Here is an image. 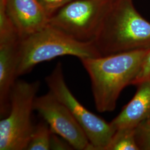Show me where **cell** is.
<instances>
[{
	"label": "cell",
	"instance_id": "cell-1",
	"mask_svg": "<svg viewBox=\"0 0 150 150\" xmlns=\"http://www.w3.org/2000/svg\"><path fill=\"white\" fill-rule=\"evenodd\" d=\"M150 49L80 59L89 76L98 112L115 110L121 92L132 85Z\"/></svg>",
	"mask_w": 150,
	"mask_h": 150
},
{
	"label": "cell",
	"instance_id": "cell-2",
	"mask_svg": "<svg viewBox=\"0 0 150 150\" xmlns=\"http://www.w3.org/2000/svg\"><path fill=\"white\" fill-rule=\"evenodd\" d=\"M101 56L150 48V22L132 0H112L93 40Z\"/></svg>",
	"mask_w": 150,
	"mask_h": 150
},
{
	"label": "cell",
	"instance_id": "cell-3",
	"mask_svg": "<svg viewBox=\"0 0 150 150\" xmlns=\"http://www.w3.org/2000/svg\"><path fill=\"white\" fill-rule=\"evenodd\" d=\"M71 55L79 59L101 57L93 42H82L50 25L25 38L18 44L17 76L30 73L37 65Z\"/></svg>",
	"mask_w": 150,
	"mask_h": 150
},
{
	"label": "cell",
	"instance_id": "cell-4",
	"mask_svg": "<svg viewBox=\"0 0 150 150\" xmlns=\"http://www.w3.org/2000/svg\"><path fill=\"white\" fill-rule=\"evenodd\" d=\"M40 82L17 80L10 96V110L0 121V150H27L35 126L32 114Z\"/></svg>",
	"mask_w": 150,
	"mask_h": 150
},
{
	"label": "cell",
	"instance_id": "cell-5",
	"mask_svg": "<svg viewBox=\"0 0 150 150\" xmlns=\"http://www.w3.org/2000/svg\"><path fill=\"white\" fill-rule=\"evenodd\" d=\"M45 82L49 91L67 107L83 129L90 150H106L116 131L110 123L88 110L74 96L65 81L61 62L45 77Z\"/></svg>",
	"mask_w": 150,
	"mask_h": 150
},
{
	"label": "cell",
	"instance_id": "cell-6",
	"mask_svg": "<svg viewBox=\"0 0 150 150\" xmlns=\"http://www.w3.org/2000/svg\"><path fill=\"white\" fill-rule=\"evenodd\" d=\"M112 0H74L59 8L49 25L82 42H93Z\"/></svg>",
	"mask_w": 150,
	"mask_h": 150
},
{
	"label": "cell",
	"instance_id": "cell-7",
	"mask_svg": "<svg viewBox=\"0 0 150 150\" xmlns=\"http://www.w3.org/2000/svg\"><path fill=\"white\" fill-rule=\"evenodd\" d=\"M34 108L52 132L66 140L74 149L90 150V143L79 123L67 107L50 91L36 97Z\"/></svg>",
	"mask_w": 150,
	"mask_h": 150
},
{
	"label": "cell",
	"instance_id": "cell-8",
	"mask_svg": "<svg viewBox=\"0 0 150 150\" xmlns=\"http://www.w3.org/2000/svg\"><path fill=\"white\" fill-rule=\"evenodd\" d=\"M6 10L20 38L41 30L50 17L38 0H5Z\"/></svg>",
	"mask_w": 150,
	"mask_h": 150
},
{
	"label": "cell",
	"instance_id": "cell-9",
	"mask_svg": "<svg viewBox=\"0 0 150 150\" xmlns=\"http://www.w3.org/2000/svg\"><path fill=\"white\" fill-rule=\"evenodd\" d=\"M21 39V38H20ZM20 40L0 43V115L6 117L10 110V96L17 81Z\"/></svg>",
	"mask_w": 150,
	"mask_h": 150
},
{
	"label": "cell",
	"instance_id": "cell-10",
	"mask_svg": "<svg viewBox=\"0 0 150 150\" xmlns=\"http://www.w3.org/2000/svg\"><path fill=\"white\" fill-rule=\"evenodd\" d=\"M131 100L110 122L115 131L135 129L150 115V81L140 83Z\"/></svg>",
	"mask_w": 150,
	"mask_h": 150
},
{
	"label": "cell",
	"instance_id": "cell-11",
	"mask_svg": "<svg viewBox=\"0 0 150 150\" xmlns=\"http://www.w3.org/2000/svg\"><path fill=\"white\" fill-rule=\"evenodd\" d=\"M106 150H139L136 139L135 129L116 130Z\"/></svg>",
	"mask_w": 150,
	"mask_h": 150
},
{
	"label": "cell",
	"instance_id": "cell-12",
	"mask_svg": "<svg viewBox=\"0 0 150 150\" xmlns=\"http://www.w3.org/2000/svg\"><path fill=\"white\" fill-rule=\"evenodd\" d=\"M52 131L44 120L35 126L27 150H50Z\"/></svg>",
	"mask_w": 150,
	"mask_h": 150
},
{
	"label": "cell",
	"instance_id": "cell-13",
	"mask_svg": "<svg viewBox=\"0 0 150 150\" xmlns=\"http://www.w3.org/2000/svg\"><path fill=\"white\" fill-rule=\"evenodd\" d=\"M135 136L139 150H150V115L135 129Z\"/></svg>",
	"mask_w": 150,
	"mask_h": 150
},
{
	"label": "cell",
	"instance_id": "cell-14",
	"mask_svg": "<svg viewBox=\"0 0 150 150\" xmlns=\"http://www.w3.org/2000/svg\"><path fill=\"white\" fill-rule=\"evenodd\" d=\"M150 81V49L146 54L138 74L133 81L132 85L137 86L141 82Z\"/></svg>",
	"mask_w": 150,
	"mask_h": 150
},
{
	"label": "cell",
	"instance_id": "cell-15",
	"mask_svg": "<svg viewBox=\"0 0 150 150\" xmlns=\"http://www.w3.org/2000/svg\"><path fill=\"white\" fill-rule=\"evenodd\" d=\"M48 16H52L59 8L74 0H38Z\"/></svg>",
	"mask_w": 150,
	"mask_h": 150
},
{
	"label": "cell",
	"instance_id": "cell-16",
	"mask_svg": "<svg viewBox=\"0 0 150 150\" xmlns=\"http://www.w3.org/2000/svg\"><path fill=\"white\" fill-rule=\"evenodd\" d=\"M50 150H74V149L66 140L52 132L50 142Z\"/></svg>",
	"mask_w": 150,
	"mask_h": 150
}]
</instances>
